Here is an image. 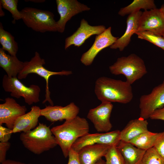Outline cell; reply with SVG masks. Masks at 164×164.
Listing matches in <instances>:
<instances>
[{
  "mask_svg": "<svg viewBox=\"0 0 164 164\" xmlns=\"http://www.w3.org/2000/svg\"><path fill=\"white\" fill-rule=\"evenodd\" d=\"M89 128L86 119L77 116L72 119L65 120L62 124L53 127L51 130L66 158L74 143L79 138L89 133Z\"/></svg>",
  "mask_w": 164,
  "mask_h": 164,
  "instance_id": "7a4b0ae2",
  "label": "cell"
},
{
  "mask_svg": "<svg viewBox=\"0 0 164 164\" xmlns=\"http://www.w3.org/2000/svg\"><path fill=\"white\" fill-rule=\"evenodd\" d=\"M139 39L148 41L164 50V37L153 32L138 31L135 32Z\"/></svg>",
  "mask_w": 164,
  "mask_h": 164,
  "instance_id": "484cf974",
  "label": "cell"
},
{
  "mask_svg": "<svg viewBox=\"0 0 164 164\" xmlns=\"http://www.w3.org/2000/svg\"><path fill=\"white\" fill-rule=\"evenodd\" d=\"M12 133V129L0 125V141L4 142H9Z\"/></svg>",
  "mask_w": 164,
  "mask_h": 164,
  "instance_id": "4dcf8cb0",
  "label": "cell"
},
{
  "mask_svg": "<svg viewBox=\"0 0 164 164\" xmlns=\"http://www.w3.org/2000/svg\"><path fill=\"white\" fill-rule=\"evenodd\" d=\"M31 1H32V2H45V0H30Z\"/></svg>",
  "mask_w": 164,
  "mask_h": 164,
  "instance_id": "f35d334b",
  "label": "cell"
},
{
  "mask_svg": "<svg viewBox=\"0 0 164 164\" xmlns=\"http://www.w3.org/2000/svg\"><path fill=\"white\" fill-rule=\"evenodd\" d=\"M20 12L21 19L24 24L33 30L41 33L57 31V22L51 12L26 7Z\"/></svg>",
  "mask_w": 164,
  "mask_h": 164,
  "instance_id": "5b68a950",
  "label": "cell"
},
{
  "mask_svg": "<svg viewBox=\"0 0 164 164\" xmlns=\"http://www.w3.org/2000/svg\"><path fill=\"white\" fill-rule=\"evenodd\" d=\"M0 43L2 49L7 51L11 56H15L18 50L17 43L14 37L3 28L2 23H0Z\"/></svg>",
  "mask_w": 164,
  "mask_h": 164,
  "instance_id": "d4e9b609",
  "label": "cell"
},
{
  "mask_svg": "<svg viewBox=\"0 0 164 164\" xmlns=\"http://www.w3.org/2000/svg\"><path fill=\"white\" fill-rule=\"evenodd\" d=\"M104 157L105 164H126L122 154L116 146L110 147Z\"/></svg>",
  "mask_w": 164,
  "mask_h": 164,
  "instance_id": "83f0119b",
  "label": "cell"
},
{
  "mask_svg": "<svg viewBox=\"0 0 164 164\" xmlns=\"http://www.w3.org/2000/svg\"><path fill=\"white\" fill-rule=\"evenodd\" d=\"M144 31L164 37V17L160 9L145 10L142 13L137 32Z\"/></svg>",
  "mask_w": 164,
  "mask_h": 164,
  "instance_id": "8fae6325",
  "label": "cell"
},
{
  "mask_svg": "<svg viewBox=\"0 0 164 164\" xmlns=\"http://www.w3.org/2000/svg\"><path fill=\"white\" fill-rule=\"evenodd\" d=\"M113 108L111 103L101 102L99 106L89 111L87 117L98 132H107L111 129L112 126L110 117Z\"/></svg>",
  "mask_w": 164,
  "mask_h": 164,
  "instance_id": "7c38bea8",
  "label": "cell"
},
{
  "mask_svg": "<svg viewBox=\"0 0 164 164\" xmlns=\"http://www.w3.org/2000/svg\"><path fill=\"white\" fill-rule=\"evenodd\" d=\"M149 118L152 120L164 121V106L155 110L151 115Z\"/></svg>",
  "mask_w": 164,
  "mask_h": 164,
  "instance_id": "836d02e7",
  "label": "cell"
},
{
  "mask_svg": "<svg viewBox=\"0 0 164 164\" xmlns=\"http://www.w3.org/2000/svg\"><path fill=\"white\" fill-rule=\"evenodd\" d=\"M10 146V143L8 142H0V162L2 163L6 160L7 151Z\"/></svg>",
  "mask_w": 164,
  "mask_h": 164,
  "instance_id": "1f68e13d",
  "label": "cell"
},
{
  "mask_svg": "<svg viewBox=\"0 0 164 164\" xmlns=\"http://www.w3.org/2000/svg\"><path fill=\"white\" fill-rule=\"evenodd\" d=\"M106 29L104 25L91 26L86 20L83 19L77 30L65 39L64 48L67 49L72 45L79 47L91 36L94 35H99Z\"/></svg>",
  "mask_w": 164,
  "mask_h": 164,
  "instance_id": "5bb4252c",
  "label": "cell"
},
{
  "mask_svg": "<svg viewBox=\"0 0 164 164\" xmlns=\"http://www.w3.org/2000/svg\"><path fill=\"white\" fill-rule=\"evenodd\" d=\"M110 146L101 144L89 145L82 148L77 152L81 164H95L104 157Z\"/></svg>",
  "mask_w": 164,
  "mask_h": 164,
  "instance_id": "d6986e66",
  "label": "cell"
},
{
  "mask_svg": "<svg viewBox=\"0 0 164 164\" xmlns=\"http://www.w3.org/2000/svg\"><path fill=\"white\" fill-rule=\"evenodd\" d=\"M1 5L0 4V16L2 17L5 15V13L3 11Z\"/></svg>",
  "mask_w": 164,
  "mask_h": 164,
  "instance_id": "d590c367",
  "label": "cell"
},
{
  "mask_svg": "<svg viewBox=\"0 0 164 164\" xmlns=\"http://www.w3.org/2000/svg\"><path fill=\"white\" fill-rule=\"evenodd\" d=\"M24 68L17 76L19 80L25 79L30 73H34L43 77L46 82L45 99L42 102L44 104L48 102L51 105H53V103L51 100L50 92L49 88V80L52 76L69 75L72 73V71L70 70H63L60 72H53L46 69L43 65L45 64V60L42 58L40 54L37 52L35 53L34 56L29 61H25Z\"/></svg>",
  "mask_w": 164,
  "mask_h": 164,
  "instance_id": "8992f818",
  "label": "cell"
},
{
  "mask_svg": "<svg viewBox=\"0 0 164 164\" xmlns=\"http://www.w3.org/2000/svg\"><path fill=\"white\" fill-rule=\"evenodd\" d=\"M79 108L73 103L71 102L67 106L48 105L40 112V116H43L48 121L54 122L72 119L77 116Z\"/></svg>",
  "mask_w": 164,
  "mask_h": 164,
  "instance_id": "2e32d148",
  "label": "cell"
},
{
  "mask_svg": "<svg viewBox=\"0 0 164 164\" xmlns=\"http://www.w3.org/2000/svg\"><path fill=\"white\" fill-rule=\"evenodd\" d=\"M109 27L102 33L96 36L94 41L91 47L82 55L80 60L86 66L92 64L97 55L103 49L110 46L118 38L114 36Z\"/></svg>",
  "mask_w": 164,
  "mask_h": 164,
  "instance_id": "4fadbf2b",
  "label": "cell"
},
{
  "mask_svg": "<svg viewBox=\"0 0 164 164\" xmlns=\"http://www.w3.org/2000/svg\"><path fill=\"white\" fill-rule=\"evenodd\" d=\"M95 164H105V161L102 158L99 159Z\"/></svg>",
  "mask_w": 164,
  "mask_h": 164,
  "instance_id": "8d00e7d4",
  "label": "cell"
},
{
  "mask_svg": "<svg viewBox=\"0 0 164 164\" xmlns=\"http://www.w3.org/2000/svg\"><path fill=\"white\" fill-rule=\"evenodd\" d=\"M142 13L139 11L128 15L126 19L127 26L124 34L110 46L111 49H118L121 51L128 46L132 35L137 32L139 20Z\"/></svg>",
  "mask_w": 164,
  "mask_h": 164,
  "instance_id": "e0dca14e",
  "label": "cell"
},
{
  "mask_svg": "<svg viewBox=\"0 0 164 164\" xmlns=\"http://www.w3.org/2000/svg\"><path fill=\"white\" fill-rule=\"evenodd\" d=\"M109 69L113 74L124 75L126 81L131 85L147 72L144 60L134 53L118 58Z\"/></svg>",
  "mask_w": 164,
  "mask_h": 164,
  "instance_id": "277c9868",
  "label": "cell"
},
{
  "mask_svg": "<svg viewBox=\"0 0 164 164\" xmlns=\"http://www.w3.org/2000/svg\"><path fill=\"white\" fill-rule=\"evenodd\" d=\"M94 92L101 102L126 104L130 102L133 97L131 85L126 81L105 77L97 80Z\"/></svg>",
  "mask_w": 164,
  "mask_h": 164,
  "instance_id": "6da1fadb",
  "label": "cell"
},
{
  "mask_svg": "<svg viewBox=\"0 0 164 164\" xmlns=\"http://www.w3.org/2000/svg\"><path fill=\"white\" fill-rule=\"evenodd\" d=\"M41 109L38 106H33L29 112L19 117L14 122L12 133L26 132L35 129L38 126Z\"/></svg>",
  "mask_w": 164,
  "mask_h": 164,
  "instance_id": "ac0fdd59",
  "label": "cell"
},
{
  "mask_svg": "<svg viewBox=\"0 0 164 164\" xmlns=\"http://www.w3.org/2000/svg\"><path fill=\"white\" fill-rule=\"evenodd\" d=\"M5 100V103L0 104V125L5 124L7 128L12 130L15 120L26 113L27 108L12 98L7 97Z\"/></svg>",
  "mask_w": 164,
  "mask_h": 164,
  "instance_id": "9a60e30c",
  "label": "cell"
},
{
  "mask_svg": "<svg viewBox=\"0 0 164 164\" xmlns=\"http://www.w3.org/2000/svg\"><path fill=\"white\" fill-rule=\"evenodd\" d=\"M164 106V80L154 87L151 92L141 96L139 99L140 117L146 119L156 110Z\"/></svg>",
  "mask_w": 164,
  "mask_h": 164,
  "instance_id": "9c48e42d",
  "label": "cell"
},
{
  "mask_svg": "<svg viewBox=\"0 0 164 164\" xmlns=\"http://www.w3.org/2000/svg\"><path fill=\"white\" fill-rule=\"evenodd\" d=\"M126 164H140L145 150L138 148L129 142L121 141L117 146Z\"/></svg>",
  "mask_w": 164,
  "mask_h": 164,
  "instance_id": "7402d4cb",
  "label": "cell"
},
{
  "mask_svg": "<svg viewBox=\"0 0 164 164\" xmlns=\"http://www.w3.org/2000/svg\"><path fill=\"white\" fill-rule=\"evenodd\" d=\"M2 86L4 91L10 92L11 96L19 99L23 97L25 102L31 105L39 102L40 88L37 85L32 84L27 87L17 77H9L6 74L3 77Z\"/></svg>",
  "mask_w": 164,
  "mask_h": 164,
  "instance_id": "52a82bcc",
  "label": "cell"
},
{
  "mask_svg": "<svg viewBox=\"0 0 164 164\" xmlns=\"http://www.w3.org/2000/svg\"><path fill=\"white\" fill-rule=\"evenodd\" d=\"M161 132L155 133L149 131L135 138L129 142L140 149L147 150L154 147Z\"/></svg>",
  "mask_w": 164,
  "mask_h": 164,
  "instance_id": "603a6c76",
  "label": "cell"
},
{
  "mask_svg": "<svg viewBox=\"0 0 164 164\" xmlns=\"http://www.w3.org/2000/svg\"><path fill=\"white\" fill-rule=\"evenodd\" d=\"M164 17V4H163L161 6L160 9Z\"/></svg>",
  "mask_w": 164,
  "mask_h": 164,
  "instance_id": "74e56055",
  "label": "cell"
},
{
  "mask_svg": "<svg viewBox=\"0 0 164 164\" xmlns=\"http://www.w3.org/2000/svg\"><path fill=\"white\" fill-rule=\"evenodd\" d=\"M17 0H0V4L2 8L8 10L12 14L15 20L21 19V15L17 9Z\"/></svg>",
  "mask_w": 164,
  "mask_h": 164,
  "instance_id": "f1b7e54d",
  "label": "cell"
},
{
  "mask_svg": "<svg viewBox=\"0 0 164 164\" xmlns=\"http://www.w3.org/2000/svg\"><path fill=\"white\" fill-rule=\"evenodd\" d=\"M146 119L139 117L130 120L121 131V141L129 142L139 135L148 131Z\"/></svg>",
  "mask_w": 164,
  "mask_h": 164,
  "instance_id": "ffe728a7",
  "label": "cell"
},
{
  "mask_svg": "<svg viewBox=\"0 0 164 164\" xmlns=\"http://www.w3.org/2000/svg\"><path fill=\"white\" fill-rule=\"evenodd\" d=\"M156 8V6L153 0H134L128 5L121 8L118 14L124 16L140 11L141 9H144L145 11Z\"/></svg>",
  "mask_w": 164,
  "mask_h": 164,
  "instance_id": "cb8c5ba5",
  "label": "cell"
},
{
  "mask_svg": "<svg viewBox=\"0 0 164 164\" xmlns=\"http://www.w3.org/2000/svg\"><path fill=\"white\" fill-rule=\"evenodd\" d=\"M1 164H32L31 163L26 164L23 162L11 159H6L5 161L1 163Z\"/></svg>",
  "mask_w": 164,
  "mask_h": 164,
  "instance_id": "e575fe53",
  "label": "cell"
},
{
  "mask_svg": "<svg viewBox=\"0 0 164 164\" xmlns=\"http://www.w3.org/2000/svg\"><path fill=\"white\" fill-rule=\"evenodd\" d=\"M57 12L60 18L57 22V31L63 33L66 24L73 16L91 9L77 0H56Z\"/></svg>",
  "mask_w": 164,
  "mask_h": 164,
  "instance_id": "30bf717a",
  "label": "cell"
},
{
  "mask_svg": "<svg viewBox=\"0 0 164 164\" xmlns=\"http://www.w3.org/2000/svg\"><path fill=\"white\" fill-rule=\"evenodd\" d=\"M68 157L67 164H81L79 159L78 153L71 148L69 151Z\"/></svg>",
  "mask_w": 164,
  "mask_h": 164,
  "instance_id": "d6a6232c",
  "label": "cell"
},
{
  "mask_svg": "<svg viewBox=\"0 0 164 164\" xmlns=\"http://www.w3.org/2000/svg\"><path fill=\"white\" fill-rule=\"evenodd\" d=\"M25 62L19 60L16 56L6 54L0 48V67L10 78L16 77L24 68Z\"/></svg>",
  "mask_w": 164,
  "mask_h": 164,
  "instance_id": "44dd1931",
  "label": "cell"
},
{
  "mask_svg": "<svg viewBox=\"0 0 164 164\" xmlns=\"http://www.w3.org/2000/svg\"><path fill=\"white\" fill-rule=\"evenodd\" d=\"M154 147L158 153L164 159V131L161 132Z\"/></svg>",
  "mask_w": 164,
  "mask_h": 164,
  "instance_id": "f546056e",
  "label": "cell"
},
{
  "mask_svg": "<svg viewBox=\"0 0 164 164\" xmlns=\"http://www.w3.org/2000/svg\"><path fill=\"white\" fill-rule=\"evenodd\" d=\"M19 138L26 148L37 155L49 151L58 145L50 127L43 123H39L33 130L22 132Z\"/></svg>",
  "mask_w": 164,
  "mask_h": 164,
  "instance_id": "3957f363",
  "label": "cell"
},
{
  "mask_svg": "<svg viewBox=\"0 0 164 164\" xmlns=\"http://www.w3.org/2000/svg\"><path fill=\"white\" fill-rule=\"evenodd\" d=\"M140 164H164V159L153 147L145 151Z\"/></svg>",
  "mask_w": 164,
  "mask_h": 164,
  "instance_id": "4316f807",
  "label": "cell"
},
{
  "mask_svg": "<svg viewBox=\"0 0 164 164\" xmlns=\"http://www.w3.org/2000/svg\"><path fill=\"white\" fill-rule=\"evenodd\" d=\"M120 135L119 130L104 133H88L77 139L71 148L78 152L83 147L89 145L98 144L117 146L121 141Z\"/></svg>",
  "mask_w": 164,
  "mask_h": 164,
  "instance_id": "ba28073f",
  "label": "cell"
}]
</instances>
